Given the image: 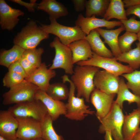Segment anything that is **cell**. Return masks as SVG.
<instances>
[{"label": "cell", "mask_w": 140, "mask_h": 140, "mask_svg": "<svg viewBox=\"0 0 140 140\" xmlns=\"http://www.w3.org/2000/svg\"><path fill=\"white\" fill-rule=\"evenodd\" d=\"M100 68L89 65H77L75 67L71 80L77 90L76 96L84 99L89 102L91 95L95 88L94 79Z\"/></svg>", "instance_id": "obj_1"}, {"label": "cell", "mask_w": 140, "mask_h": 140, "mask_svg": "<svg viewBox=\"0 0 140 140\" xmlns=\"http://www.w3.org/2000/svg\"><path fill=\"white\" fill-rule=\"evenodd\" d=\"M49 37V34L43 30L35 21L31 20L15 36L13 43L25 50L32 49Z\"/></svg>", "instance_id": "obj_2"}, {"label": "cell", "mask_w": 140, "mask_h": 140, "mask_svg": "<svg viewBox=\"0 0 140 140\" xmlns=\"http://www.w3.org/2000/svg\"><path fill=\"white\" fill-rule=\"evenodd\" d=\"M61 78L63 83L68 82L70 84L68 101L65 104L66 113L65 116L71 120L80 121L89 115H93L94 111L85 104L84 99L75 96V86L68 76L65 75Z\"/></svg>", "instance_id": "obj_3"}, {"label": "cell", "mask_w": 140, "mask_h": 140, "mask_svg": "<svg viewBox=\"0 0 140 140\" xmlns=\"http://www.w3.org/2000/svg\"><path fill=\"white\" fill-rule=\"evenodd\" d=\"M49 19L50 24H40L41 28L49 34L55 35L64 45L68 46L74 41L85 39L87 36L77 25L73 26H65L58 23L55 19L50 17Z\"/></svg>", "instance_id": "obj_4"}, {"label": "cell", "mask_w": 140, "mask_h": 140, "mask_svg": "<svg viewBox=\"0 0 140 140\" xmlns=\"http://www.w3.org/2000/svg\"><path fill=\"white\" fill-rule=\"evenodd\" d=\"M124 115L122 109L114 101L109 113L104 117L99 120L101 124L98 131L100 133L110 132L114 140H124L122 128Z\"/></svg>", "instance_id": "obj_5"}, {"label": "cell", "mask_w": 140, "mask_h": 140, "mask_svg": "<svg viewBox=\"0 0 140 140\" xmlns=\"http://www.w3.org/2000/svg\"><path fill=\"white\" fill-rule=\"evenodd\" d=\"M8 110L16 118L31 117L41 122L48 114L43 103L35 99L15 104L9 107Z\"/></svg>", "instance_id": "obj_6"}, {"label": "cell", "mask_w": 140, "mask_h": 140, "mask_svg": "<svg viewBox=\"0 0 140 140\" xmlns=\"http://www.w3.org/2000/svg\"><path fill=\"white\" fill-rule=\"evenodd\" d=\"M39 88L25 79L3 95V104L8 105L33 100Z\"/></svg>", "instance_id": "obj_7"}, {"label": "cell", "mask_w": 140, "mask_h": 140, "mask_svg": "<svg viewBox=\"0 0 140 140\" xmlns=\"http://www.w3.org/2000/svg\"><path fill=\"white\" fill-rule=\"evenodd\" d=\"M50 47L54 48L55 54L53 62L49 69H63L67 74L72 75L74 73L72 51L67 46L62 44L59 38L55 37L50 44Z\"/></svg>", "instance_id": "obj_8"}, {"label": "cell", "mask_w": 140, "mask_h": 140, "mask_svg": "<svg viewBox=\"0 0 140 140\" xmlns=\"http://www.w3.org/2000/svg\"><path fill=\"white\" fill-rule=\"evenodd\" d=\"M76 64L79 66L89 65L102 68L118 76L134 71L128 65H123L118 62L115 57H102L93 52L91 58L87 60L79 62Z\"/></svg>", "instance_id": "obj_9"}, {"label": "cell", "mask_w": 140, "mask_h": 140, "mask_svg": "<svg viewBox=\"0 0 140 140\" xmlns=\"http://www.w3.org/2000/svg\"><path fill=\"white\" fill-rule=\"evenodd\" d=\"M18 125L17 138L29 140L41 138V122L29 117L16 118Z\"/></svg>", "instance_id": "obj_10"}, {"label": "cell", "mask_w": 140, "mask_h": 140, "mask_svg": "<svg viewBox=\"0 0 140 140\" xmlns=\"http://www.w3.org/2000/svg\"><path fill=\"white\" fill-rule=\"evenodd\" d=\"M75 24L79 27L86 35L93 30L98 28L104 27L108 29H111L122 25L120 21H108L103 18H97L95 16L85 17L81 14L78 15Z\"/></svg>", "instance_id": "obj_11"}, {"label": "cell", "mask_w": 140, "mask_h": 140, "mask_svg": "<svg viewBox=\"0 0 140 140\" xmlns=\"http://www.w3.org/2000/svg\"><path fill=\"white\" fill-rule=\"evenodd\" d=\"M120 78L105 70L98 71L94 79L96 88L109 94H116L118 92Z\"/></svg>", "instance_id": "obj_12"}, {"label": "cell", "mask_w": 140, "mask_h": 140, "mask_svg": "<svg viewBox=\"0 0 140 140\" xmlns=\"http://www.w3.org/2000/svg\"><path fill=\"white\" fill-rule=\"evenodd\" d=\"M116 94H108L96 88L92 92L90 102L96 110V115L99 120L110 111Z\"/></svg>", "instance_id": "obj_13"}, {"label": "cell", "mask_w": 140, "mask_h": 140, "mask_svg": "<svg viewBox=\"0 0 140 140\" xmlns=\"http://www.w3.org/2000/svg\"><path fill=\"white\" fill-rule=\"evenodd\" d=\"M24 14L21 10L10 6L5 0H0V25L2 29L12 30L19 22L18 17Z\"/></svg>", "instance_id": "obj_14"}, {"label": "cell", "mask_w": 140, "mask_h": 140, "mask_svg": "<svg viewBox=\"0 0 140 140\" xmlns=\"http://www.w3.org/2000/svg\"><path fill=\"white\" fill-rule=\"evenodd\" d=\"M35 99L43 103L53 121L57 120L61 115H65L66 113L65 104L61 101L52 99L45 92L39 89L36 94Z\"/></svg>", "instance_id": "obj_15"}, {"label": "cell", "mask_w": 140, "mask_h": 140, "mask_svg": "<svg viewBox=\"0 0 140 140\" xmlns=\"http://www.w3.org/2000/svg\"><path fill=\"white\" fill-rule=\"evenodd\" d=\"M56 75L55 71L48 69L43 62L32 74L25 79L37 86L40 90L46 92L50 80Z\"/></svg>", "instance_id": "obj_16"}, {"label": "cell", "mask_w": 140, "mask_h": 140, "mask_svg": "<svg viewBox=\"0 0 140 140\" xmlns=\"http://www.w3.org/2000/svg\"><path fill=\"white\" fill-rule=\"evenodd\" d=\"M18 125L16 118L8 110L0 111V136L8 140H15Z\"/></svg>", "instance_id": "obj_17"}, {"label": "cell", "mask_w": 140, "mask_h": 140, "mask_svg": "<svg viewBox=\"0 0 140 140\" xmlns=\"http://www.w3.org/2000/svg\"><path fill=\"white\" fill-rule=\"evenodd\" d=\"M140 124V107L124 115L122 128L124 140H131L138 132Z\"/></svg>", "instance_id": "obj_18"}, {"label": "cell", "mask_w": 140, "mask_h": 140, "mask_svg": "<svg viewBox=\"0 0 140 140\" xmlns=\"http://www.w3.org/2000/svg\"><path fill=\"white\" fill-rule=\"evenodd\" d=\"M68 46L72 53L73 64L80 61L87 60L93 55V52L91 47L85 39L74 41Z\"/></svg>", "instance_id": "obj_19"}, {"label": "cell", "mask_w": 140, "mask_h": 140, "mask_svg": "<svg viewBox=\"0 0 140 140\" xmlns=\"http://www.w3.org/2000/svg\"><path fill=\"white\" fill-rule=\"evenodd\" d=\"M95 30L104 38V43L109 46L114 57L118 56L122 53L118 45V36L125 30L124 26L122 24L118 28L114 30H108L101 28Z\"/></svg>", "instance_id": "obj_20"}, {"label": "cell", "mask_w": 140, "mask_h": 140, "mask_svg": "<svg viewBox=\"0 0 140 140\" xmlns=\"http://www.w3.org/2000/svg\"><path fill=\"white\" fill-rule=\"evenodd\" d=\"M37 9L47 13L49 17L55 19L68 14L67 8L55 0H43L37 4Z\"/></svg>", "instance_id": "obj_21"}, {"label": "cell", "mask_w": 140, "mask_h": 140, "mask_svg": "<svg viewBox=\"0 0 140 140\" xmlns=\"http://www.w3.org/2000/svg\"><path fill=\"white\" fill-rule=\"evenodd\" d=\"M100 34L95 30L91 31L85 39L89 44L93 52L100 56L109 58L114 57L111 51L105 45Z\"/></svg>", "instance_id": "obj_22"}, {"label": "cell", "mask_w": 140, "mask_h": 140, "mask_svg": "<svg viewBox=\"0 0 140 140\" xmlns=\"http://www.w3.org/2000/svg\"><path fill=\"white\" fill-rule=\"evenodd\" d=\"M117 97L115 102L122 109L125 101L129 104L135 103L140 107V97L131 93L129 90L123 79L120 78Z\"/></svg>", "instance_id": "obj_23"}, {"label": "cell", "mask_w": 140, "mask_h": 140, "mask_svg": "<svg viewBox=\"0 0 140 140\" xmlns=\"http://www.w3.org/2000/svg\"><path fill=\"white\" fill-rule=\"evenodd\" d=\"M25 51L16 45L9 50L2 51L0 54V65L8 68L11 64L19 61Z\"/></svg>", "instance_id": "obj_24"}, {"label": "cell", "mask_w": 140, "mask_h": 140, "mask_svg": "<svg viewBox=\"0 0 140 140\" xmlns=\"http://www.w3.org/2000/svg\"><path fill=\"white\" fill-rule=\"evenodd\" d=\"M123 1L121 0H110L108 8L103 17L109 21L116 18L121 21L128 19Z\"/></svg>", "instance_id": "obj_25"}, {"label": "cell", "mask_w": 140, "mask_h": 140, "mask_svg": "<svg viewBox=\"0 0 140 140\" xmlns=\"http://www.w3.org/2000/svg\"><path fill=\"white\" fill-rule=\"evenodd\" d=\"M110 0H89L86 5V17L92 16L103 17L110 3Z\"/></svg>", "instance_id": "obj_26"}, {"label": "cell", "mask_w": 140, "mask_h": 140, "mask_svg": "<svg viewBox=\"0 0 140 140\" xmlns=\"http://www.w3.org/2000/svg\"><path fill=\"white\" fill-rule=\"evenodd\" d=\"M136 45V48L122 53L117 57H115L117 61L128 64L134 70L140 67V46L138 43Z\"/></svg>", "instance_id": "obj_27"}, {"label": "cell", "mask_w": 140, "mask_h": 140, "mask_svg": "<svg viewBox=\"0 0 140 140\" xmlns=\"http://www.w3.org/2000/svg\"><path fill=\"white\" fill-rule=\"evenodd\" d=\"M46 92L52 99L61 101L68 99L69 89L65 83L56 82L50 84Z\"/></svg>", "instance_id": "obj_28"}, {"label": "cell", "mask_w": 140, "mask_h": 140, "mask_svg": "<svg viewBox=\"0 0 140 140\" xmlns=\"http://www.w3.org/2000/svg\"><path fill=\"white\" fill-rule=\"evenodd\" d=\"M53 121L48 114L41 122V138L44 140H64L58 134L53 125Z\"/></svg>", "instance_id": "obj_29"}, {"label": "cell", "mask_w": 140, "mask_h": 140, "mask_svg": "<svg viewBox=\"0 0 140 140\" xmlns=\"http://www.w3.org/2000/svg\"><path fill=\"white\" fill-rule=\"evenodd\" d=\"M122 76L127 80L126 83L128 89L133 93L140 97V70H135Z\"/></svg>", "instance_id": "obj_30"}, {"label": "cell", "mask_w": 140, "mask_h": 140, "mask_svg": "<svg viewBox=\"0 0 140 140\" xmlns=\"http://www.w3.org/2000/svg\"><path fill=\"white\" fill-rule=\"evenodd\" d=\"M138 40L137 34L126 32L119 37L118 39L119 46L122 53L128 52L132 48V44Z\"/></svg>", "instance_id": "obj_31"}, {"label": "cell", "mask_w": 140, "mask_h": 140, "mask_svg": "<svg viewBox=\"0 0 140 140\" xmlns=\"http://www.w3.org/2000/svg\"><path fill=\"white\" fill-rule=\"evenodd\" d=\"M44 52L41 47L25 50L23 56L35 67L38 68L41 65V56Z\"/></svg>", "instance_id": "obj_32"}, {"label": "cell", "mask_w": 140, "mask_h": 140, "mask_svg": "<svg viewBox=\"0 0 140 140\" xmlns=\"http://www.w3.org/2000/svg\"><path fill=\"white\" fill-rule=\"evenodd\" d=\"M25 78L17 73L8 71L5 74L3 80L4 86L10 88L20 83Z\"/></svg>", "instance_id": "obj_33"}, {"label": "cell", "mask_w": 140, "mask_h": 140, "mask_svg": "<svg viewBox=\"0 0 140 140\" xmlns=\"http://www.w3.org/2000/svg\"><path fill=\"white\" fill-rule=\"evenodd\" d=\"M120 21L124 26L126 32L137 34L140 31V20H136L135 16Z\"/></svg>", "instance_id": "obj_34"}, {"label": "cell", "mask_w": 140, "mask_h": 140, "mask_svg": "<svg viewBox=\"0 0 140 140\" xmlns=\"http://www.w3.org/2000/svg\"><path fill=\"white\" fill-rule=\"evenodd\" d=\"M28 76L32 74L37 68L23 55L18 61Z\"/></svg>", "instance_id": "obj_35"}, {"label": "cell", "mask_w": 140, "mask_h": 140, "mask_svg": "<svg viewBox=\"0 0 140 140\" xmlns=\"http://www.w3.org/2000/svg\"><path fill=\"white\" fill-rule=\"evenodd\" d=\"M8 68V71L18 73L23 76L25 79L28 77L24 69L18 61L11 64Z\"/></svg>", "instance_id": "obj_36"}, {"label": "cell", "mask_w": 140, "mask_h": 140, "mask_svg": "<svg viewBox=\"0 0 140 140\" xmlns=\"http://www.w3.org/2000/svg\"><path fill=\"white\" fill-rule=\"evenodd\" d=\"M10 1L25 6L29 11L30 12L34 11V8L37 4L36 3V0H30V3H27L20 0H11Z\"/></svg>", "instance_id": "obj_37"}, {"label": "cell", "mask_w": 140, "mask_h": 140, "mask_svg": "<svg viewBox=\"0 0 140 140\" xmlns=\"http://www.w3.org/2000/svg\"><path fill=\"white\" fill-rule=\"evenodd\" d=\"M87 0H72L74 8L75 11L78 12L82 11L85 8Z\"/></svg>", "instance_id": "obj_38"}, {"label": "cell", "mask_w": 140, "mask_h": 140, "mask_svg": "<svg viewBox=\"0 0 140 140\" xmlns=\"http://www.w3.org/2000/svg\"><path fill=\"white\" fill-rule=\"evenodd\" d=\"M127 16L133 15L140 19V4L128 8L126 10Z\"/></svg>", "instance_id": "obj_39"}, {"label": "cell", "mask_w": 140, "mask_h": 140, "mask_svg": "<svg viewBox=\"0 0 140 140\" xmlns=\"http://www.w3.org/2000/svg\"><path fill=\"white\" fill-rule=\"evenodd\" d=\"M122 1L124 7L127 8L140 4V0H124Z\"/></svg>", "instance_id": "obj_40"}, {"label": "cell", "mask_w": 140, "mask_h": 140, "mask_svg": "<svg viewBox=\"0 0 140 140\" xmlns=\"http://www.w3.org/2000/svg\"><path fill=\"white\" fill-rule=\"evenodd\" d=\"M104 138V140H114L110 132L108 131L105 132Z\"/></svg>", "instance_id": "obj_41"}, {"label": "cell", "mask_w": 140, "mask_h": 140, "mask_svg": "<svg viewBox=\"0 0 140 140\" xmlns=\"http://www.w3.org/2000/svg\"><path fill=\"white\" fill-rule=\"evenodd\" d=\"M131 140H140V132H137Z\"/></svg>", "instance_id": "obj_42"}, {"label": "cell", "mask_w": 140, "mask_h": 140, "mask_svg": "<svg viewBox=\"0 0 140 140\" xmlns=\"http://www.w3.org/2000/svg\"><path fill=\"white\" fill-rule=\"evenodd\" d=\"M15 140H44L41 138H40L33 139H29V140H23V139H20L17 138Z\"/></svg>", "instance_id": "obj_43"}, {"label": "cell", "mask_w": 140, "mask_h": 140, "mask_svg": "<svg viewBox=\"0 0 140 140\" xmlns=\"http://www.w3.org/2000/svg\"><path fill=\"white\" fill-rule=\"evenodd\" d=\"M137 34L138 37V43L140 46V31Z\"/></svg>", "instance_id": "obj_44"}, {"label": "cell", "mask_w": 140, "mask_h": 140, "mask_svg": "<svg viewBox=\"0 0 140 140\" xmlns=\"http://www.w3.org/2000/svg\"><path fill=\"white\" fill-rule=\"evenodd\" d=\"M0 140H8L2 136H0Z\"/></svg>", "instance_id": "obj_45"}, {"label": "cell", "mask_w": 140, "mask_h": 140, "mask_svg": "<svg viewBox=\"0 0 140 140\" xmlns=\"http://www.w3.org/2000/svg\"><path fill=\"white\" fill-rule=\"evenodd\" d=\"M138 132H140V127H139V129L138 130Z\"/></svg>", "instance_id": "obj_46"}]
</instances>
